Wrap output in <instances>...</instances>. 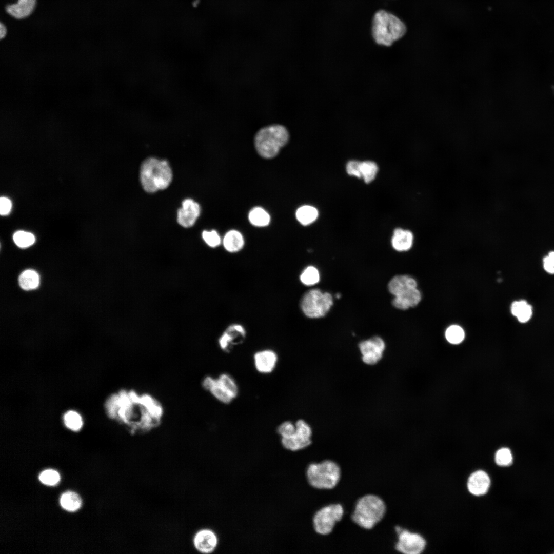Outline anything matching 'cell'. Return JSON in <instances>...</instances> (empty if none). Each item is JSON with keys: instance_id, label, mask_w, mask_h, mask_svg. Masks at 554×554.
Listing matches in <instances>:
<instances>
[{"instance_id": "20", "label": "cell", "mask_w": 554, "mask_h": 554, "mask_svg": "<svg viewBox=\"0 0 554 554\" xmlns=\"http://www.w3.org/2000/svg\"><path fill=\"white\" fill-rule=\"evenodd\" d=\"M413 239V234L411 231L398 228L393 231L391 244L395 250L405 251L411 248Z\"/></svg>"}, {"instance_id": "11", "label": "cell", "mask_w": 554, "mask_h": 554, "mask_svg": "<svg viewBox=\"0 0 554 554\" xmlns=\"http://www.w3.org/2000/svg\"><path fill=\"white\" fill-rule=\"evenodd\" d=\"M426 541L419 534L402 528L397 533L395 549L403 554H419L424 549Z\"/></svg>"}, {"instance_id": "12", "label": "cell", "mask_w": 554, "mask_h": 554, "mask_svg": "<svg viewBox=\"0 0 554 554\" xmlns=\"http://www.w3.org/2000/svg\"><path fill=\"white\" fill-rule=\"evenodd\" d=\"M385 346L384 340L378 336L361 341L359 348L363 362L369 365L378 363L383 357Z\"/></svg>"}, {"instance_id": "28", "label": "cell", "mask_w": 554, "mask_h": 554, "mask_svg": "<svg viewBox=\"0 0 554 554\" xmlns=\"http://www.w3.org/2000/svg\"><path fill=\"white\" fill-rule=\"evenodd\" d=\"M378 171V167L374 162L371 161L361 162V176L366 183H369L374 179Z\"/></svg>"}, {"instance_id": "35", "label": "cell", "mask_w": 554, "mask_h": 554, "mask_svg": "<svg viewBox=\"0 0 554 554\" xmlns=\"http://www.w3.org/2000/svg\"><path fill=\"white\" fill-rule=\"evenodd\" d=\"M277 433L282 438H288L292 436L295 431V425L290 421H285L277 427Z\"/></svg>"}, {"instance_id": "22", "label": "cell", "mask_w": 554, "mask_h": 554, "mask_svg": "<svg viewBox=\"0 0 554 554\" xmlns=\"http://www.w3.org/2000/svg\"><path fill=\"white\" fill-rule=\"evenodd\" d=\"M244 241L241 233L238 231L232 230L226 233L223 239V245L225 249L230 252H236L243 247Z\"/></svg>"}, {"instance_id": "19", "label": "cell", "mask_w": 554, "mask_h": 554, "mask_svg": "<svg viewBox=\"0 0 554 554\" xmlns=\"http://www.w3.org/2000/svg\"><path fill=\"white\" fill-rule=\"evenodd\" d=\"M421 300L420 292L417 288H414L394 296L392 304L397 309L406 310L417 305Z\"/></svg>"}, {"instance_id": "7", "label": "cell", "mask_w": 554, "mask_h": 554, "mask_svg": "<svg viewBox=\"0 0 554 554\" xmlns=\"http://www.w3.org/2000/svg\"><path fill=\"white\" fill-rule=\"evenodd\" d=\"M202 387L219 401L230 403L238 394V387L234 379L227 373H222L217 378L205 377L202 382Z\"/></svg>"}, {"instance_id": "39", "label": "cell", "mask_w": 554, "mask_h": 554, "mask_svg": "<svg viewBox=\"0 0 554 554\" xmlns=\"http://www.w3.org/2000/svg\"><path fill=\"white\" fill-rule=\"evenodd\" d=\"M12 208L11 201L6 197H1L0 199V213L2 215H6L9 213Z\"/></svg>"}, {"instance_id": "37", "label": "cell", "mask_w": 554, "mask_h": 554, "mask_svg": "<svg viewBox=\"0 0 554 554\" xmlns=\"http://www.w3.org/2000/svg\"><path fill=\"white\" fill-rule=\"evenodd\" d=\"M361 162L351 160L349 161L346 167V171L350 175L355 176L358 178H362L361 173Z\"/></svg>"}, {"instance_id": "9", "label": "cell", "mask_w": 554, "mask_h": 554, "mask_svg": "<svg viewBox=\"0 0 554 554\" xmlns=\"http://www.w3.org/2000/svg\"><path fill=\"white\" fill-rule=\"evenodd\" d=\"M344 515L343 506L339 503L330 504L318 510L312 518L314 530L318 534L327 535Z\"/></svg>"}, {"instance_id": "3", "label": "cell", "mask_w": 554, "mask_h": 554, "mask_svg": "<svg viewBox=\"0 0 554 554\" xmlns=\"http://www.w3.org/2000/svg\"><path fill=\"white\" fill-rule=\"evenodd\" d=\"M290 134L283 125L274 124L260 129L254 136V146L258 154L265 159L276 156L289 140Z\"/></svg>"}, {"instance_id": "33", "label": "cell", "mask_w": 554, "mask_h": 554, "mask_svg": "<svg viewBox=\"0 0 554 554\" xmlns=\"http://www.w3.org/2000/svg\"><path fill=\"white\" fill-rule=\"evenodd\" d=\"M40 481L47 485L53 486L58 483L60 480L59 473L53 469L43 471L39 476Z\"/></svg>"}, {"instance_id": "23", "label": "cell", "mask_w": 554, "mask_h": 554, "mask_svg": "<svg viewBox=\"0 0 554 554\" xmlns=\"http://www.w3.org/2000/svg\"><path fill=\"white\" fill-rule=\"evenodd\" d=\"M511 312L521 323L528 321L532 313L531 307L524 300L513 302L511 306Z\"/></svg>"}, {"instance_id": "26", "label": "cell", "mask_w": 554, "mask_h": 554, "mask_svg": "<svg viewBox=\"0 0 554 554\" xmlns=\"http://www.w3.org/2000/svg\"><path fill=\"white\" fill-rule=\"evenodd\" d=\"M60 504L65 510L69 511H75L78 509L82 505L80 497L75 492L67 491L62 494L60 498Z\"/></svg>"}, {"instance_id": "17", "label": "cell", "mask_w": 554, "mask_h": 554, "mask_svg": "<svg viewBox=\"0 0 554 554\" xmlns=\"http://www.w3.org/2000/svg\"><path fill=\"white\" fill-rule=\"evenodd\" d=\"M490 485V478L485 471L478 470L472 473L468 478L467 487L469 491L474 496H481L488 490Z\"/></svg>"}, {"instance_id": "13", "label": "cell", "mask_w": 554, "mask_h": 554, "mask_svg": "<svg viewBox=\"0 0 554 554\" xmlns=\"http://www.w3.org/2000/svg\"><path fill=\"white\" fill-rule=\"evenodd\" d=\"M220 538L213 529L203 528L194 535L193 544L195 549L203 554H210L217 548Z\"/></svg>"}, {"instance_id": "8", "label": "cell", "mask_w": 554, "mask_h": 554, "mask_svg": "<svg viewBox=\"0 0 554 554\" xmlns=\"http://www.w3.org/2000/svg\"><path fill=\"white\" fill-rule=\"evenodd\" d=\"M333 303L330 293L323 292L319 289H312L307 291L302 296L300 306L304 314L308 318H320L328 312Z\"/></svg>"}, {"instance_id": "21", "label": "cell", "mask_w": 554, "mask_h": 554, "mask_svg": "<svg viewBox=\"0 0 554 554\" xmlns=\"http://www.w3.org/2000/svg\"><path fill=\"white\" fill-rule=\"evenodd\" d=\"M36 0H17L16 3L8 5L6 7L7 12L17 19H22L29 16L33 11Z\"/></svg>"}, {"instance_id": "27", "label": "cell", "mask_w": 554, "mask_h": 554, "mask_svg": "<svg viewBox=\"0 0 554 554\" xmlns=\"http://www.w3.org/2000/svg\"><path fill=\"white\" fill-rule=\"evenodd\" d=\"M248 219L250 223L255 226L264 227L268 225L270 221L269 214L261 207L252 209L249 213Z\"/></svg>"}, {"instance_id": "18", "label": "cell", "mask_w": 554, "mask_h": 554, "mask_svg": "<svg viewBox=\"0 0 554 554\" xmlns=\"http://www.w3.org/2000/svg\"><path fill=\"white\" fill-rule=\"evenodd\" d=\"M416 281L406 275L394 276L389 281L388 289L389 292L394 296L409 290L417 288Z\"/></svg>"}, {"instance_id": "1", "label": "cell", "mask_w": 554, "mask_h": 554, "mask_svg": "<svg viewBox=\"0 0 554 554\" xmlns=\"http://www.w3.org/2000/svg\"><path fill=\"white\" fill-rule=\"evenodd\" d=\"M105 407L107 416L123 425L131 434L143 433L159 426L164 416L160 402L151 394L122 389L111 394Z\"/></svg>"}, {"instance_id": "36", "label": "cell", "mask_w": 554, "mask_h": 554, "mask_svg": "<svg viewBox=\"0 0 554 554\" xmlns=\"http://www.w3.org/2000/svg\"><path fill=\"white\" fill-rule=\"evenodd\" d=\"M202 237L206 243L211 247L219 246L221 242L220 236L215 230L204 231L202 233Z\"/></svg>"}, {"instance_id": "32", "label": "cell", "mask_w": 554, "mask_h": 554, "mask_svg": "<svg viewBox=\"0 0 554 554\" xmlns=\"http://www.w3.org/2000/svg\"><path fill=\"white\" fill-rule=\"evenodd\" d=\"M445 337L447 340L453 344H458L463 341L465 337L463 329L458 325H451L446 330Z\"/></svg>"}, {"instance_id": "15", "label": "cell", "mask_w": 554, "mask_h": 554, "mask_svg": "<svg viewBox=\"0 0 554 554\" xmlns=\"http://www.w3.org/2000/svg\"><path fill=\"white\" fill-rule=\"evenodd\" d=\"M200 214V207L193 200L188 199L182 202V207L179 209L177 221L182 226L188 228L192 226Z\"/></svg>"}, {"instance_id": "31", "label": "cell", "mask_w": 554, "mask_h": 554, "mask_svg": "<svg viewBox=\"0 0 554 554\" xmlns=\"http://www.w3.org/2000/svg\"><path fill=\"white\" fill-rule=\"evenodd\" d=\"M13 241L21 248H26L32 245L35 242L34 235L28 232L18 231L13 235Z\"/></svg>"}, {"instance_id": "25", "label": "cell", "mask_w": 554, "mask_h": 554, "mask_svg": "<svg viewBox=\"0 0 554 554\" xmlns=\"http://www.w3.org/2000/svg\"><path fill=\"white\" fill-rule=\"evenodd\" d=\"M296 217L303 225H308L316 220L318 216L317 209L311 206L304 205L296 211Z\"/></svg>"}, {"instance_id": "4", "label": "cell", "mask_w": 554, "mask_h": 554, "mask_svg": "<svg viewBox=\"0 0 554 554\" xmlns=\"http://www.w3.org/2000/svg\"><path fill=\"white\" fill-rule=\"evenodd\" d=\"M172 177V171L166 161L150 157L141 166L140 180L146 192L152 193L166 188Z\"/></svg>"}, {"instance_id": "2", "label": "cell", "mask_w": 554, "mask_h": 554, "mask_svg": "<svg viewBox=\"0 0 554 554\" xmlns=\"http://www.w3.org/2000/svg\"><path fill=\"white\" fill-rule=\"evenodd\" d=\"M386 511L387 506L383 499L378 495L368 493L358 500L351 519L360 527L370 529L383 520Z\"/></svg>"}, {"instance_id": "29", "label": "cell", "mask_w": 554, "mask_h": 554, "mask_svg": "<svg viewBox=\"0 0 554 554\" xmlns=\"http://www.w3.org/2000/svg\"><path fill=\"white\" fill-rule=\"evenodd\" d=\"M63 421L65 426L73 431H78L83 425L81 416L74 411L66 412L63 416Z\"/></svg>"}, {"instance_id": "10", "label": "cell", "mask_w": 554, "mask_h": 554, "mask_svg": "<svg viewBox=\"0 0 554 554\" xmlns=\"http://www.w3.org/2000/svg\"><path fill=\"white\" fill-rule=\"evenodd\" d=\"M295 433L290 437L281 438L282 447L290 452H297L309 447L313 443L312 430L310 425L300 419L295 423Z\"/></svg>"}, {"instance_id": "16", "label": "cell", "mask_w": 554, "mask_h": 554, "mask_svg": "<svg viewBox=\"0 0 554 554\" xmlns=\"http://www.w3.org/2000/svg\"><path fill=\"white\" fill-rule=\"evenodd\" d=\"M253 358L256 369L262 373H271L278 362L276 353L270 349L259 351L254 354Z\"/></svg>"}, {"instance_id": "40", "label": "cell", "mask_w": 554, "mask_h": 554, "mask_svg": "<svg viewBox=\"0 0 554 554\" xmlns=\"http://www.w3.org/2000/svg\"><path fill=\"white\" fill-rule=\"evenodd\" d=\"M6 28L5 27V25L1 23L0 25V37L1 39L5 37L6 34Z\"/></svg>"}, {"instance_id": "41", "label": "cell", "mask_w": 554, "mask_h": 554, "mask_svg": "<svg viewBox=\"0 0 554 554\" xmlns=\"http://www.w3.org/2000/svg\"><path fill=\"white\" fill-rule=\"evenodd\" d=\"M341 294H339V293H337V294L335 295V296H336V298H338V299H339V298H340L341 297Z\"/></svg>"}, {"instance_id": "6", "label": "cell", "mask_w": 554, "mask_h": 554, "mask_svg": "<svg viewBox=\"0 0 554 554\" xmlns=\"http://www.w3.org/2000/svg\"><path fill=\"white\" fill-rule=\"evenodd\" d=\"M306 476L308 484L313 488L330 489L339 483L341 468L335 461L327 459L309 464L306 469Z\"/></svg>"}, {"instance_id": "30", "label": "cell", "mask_w": 554, "mask_h": 554, "mask_svg": "<svg viewBox=\"0 0 554 554\" xmlns=\"http://www.w3.org/2000/svg\"><path fill=\"white\" fill-rule=\"evenodd\" d=\"M300 281L304 285L312 286L318 283L320 281V273L314 266H309L307 267L300 275Z\"/></svg>"}, {"instance_id": "14", "label": "cell", "mask_w": 554, "mask_h": 554, "mask_svg": "<svg viewBox=\"0 0 554 554\" xmlns=\"http://www.w3.org/2000/svg\"><path fill=\"white\" fill-rule=\"evenodd\" d=\"M246 336L244 327L239 324H233L227 328L219 340L221 348L229 352L234 345L243 342Z\"/></svg>"}, {"instance_id": "24", "label": "cell", "mask_w": 554, "mask_h": 554, "mask_svg": "<svg viewBox=\"0 0 554 554\" xmlns=\"http://www.w3.org/2000/svg\"><path fill=\"white\" fill-rule=\"evenodd\" d=\"M18 282L20 287L26 290L36 288L39 284V278L34 270L28 269L24 271L19 275Z\"/></svg>"}, {"instance_id": "5", "label": "cell", "mask_w": 554, "mask_h": 554, "mask_svg": "<svg viewBox=\"0 0 554 554\" xmlns=\"http://www.w3.org/2000/svg\"><path fill=\"white\" fill-rule=\"evenodd\" d=\"M405 24L397 16L384 10L374 14L372 27L373 37L380 45L391 46L405 33Z\"/></svg>"}, {"instance_id": "34", "label": "cell", "mask_w": 554, "mask_h": 554, "mask_svg": "<svg viewBox=\"0 0 554 554\" xmlns=\"http://www.w3.org/2000/svg\"><path fill=\"white\" fill-rule=\"evenodd\" d=\"M496 463L501 466H508L512 463V456L511 451L507 448L499 449L495 454Z\"/></svg>"}, {"instance_id": "38", "label": "cell", "mask_w": 554, "mask_h": 554, "mask_svg": "<svg viewBox=\"0 0 554 554\" xmlns=\"http://www.w3.org/2000/svg\"><path fill=\"white\" fill-rule=\"evenodd\" d=\"M543 266L545 271L554 273V251L550 252L543 259Z\"/></svg>"}]
</instances>
